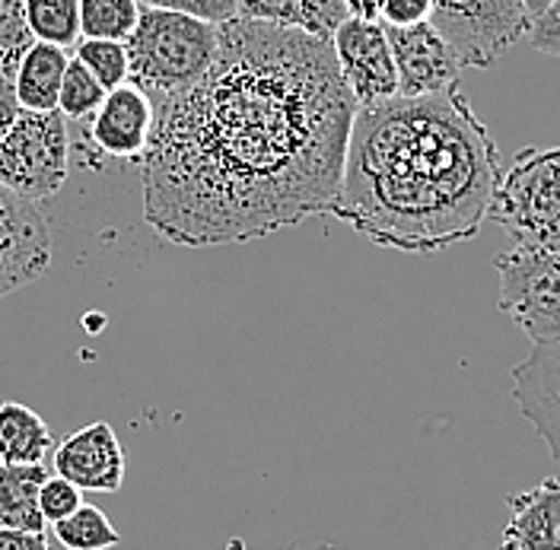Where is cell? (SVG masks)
I'll return each instance as SVG.
<instances>
[{
  "mask_svg": "<svg viewBox=\"0 0 560 550\" xmlns=\"http://www.w3.org/2000/svg\"><path fill=\"white\" fill-rule=\"evenodd\" d=\"M357 103L331 42L230 20L210 70L153 108L143 220L173 245L261 239L331 213Z\"/></svg>",
  "mask_w": 560,
  "mask_h": 550,
  "instance_id": "6da1fadb",
  "label": "cell"
},
{
  "mask_svg": "<svg viewBox=\"0 0 560 550\" xmlns=\"http://www.w3.org/2000/svg\"><path fill=\"white\" fill-rule=\"evenodd\" d=\"M500 182L490 128L462 86L357 108L331 217L395 251L430 255L475 239Z\"/></svg>",
  "mask_w": 560,
  "mask_h": 550,
  "instance_id": "7a4b0ae2",
  "label": "cell"
},
{
  "mask_svg": "<svg viewBox=\"0 0 560 550\" xmlns=\"http://www.w3.org/2000/svg\"><path fill=\"white\" fill-rule=\"evenodd\" d=\"M128 83H135L153 108L188 93L220 51V26L156 7H140L138 30L125 42Z\"/></svg>",
  "mask_w": 560,
  "mask_h": 550,
  "instance_id": "3957f363",
  "label": "cell"
},
{
  "mask_svg": "<svg viewBox=\"0 0 560 550\" xmlns=\"http://www.w3.org/2000/svg\"><path fill=\"white\" fill-rule=\"evenodd\" d=\"M488 220L516 248H560V147H525L500 175Z\"/></svg>",
  "mask_w": 560,
  "mask_h": 550,
  "instance_id": "277c9868",
  "label": "cell"
},
{
  "mask_svg": "<svg viewBox=\"0 0 560 550\" xmlns=\"http://www.w3.org/2000/svg\"><path fill=\"white\" fill-rule=\"evenodd\" d=\"M70 173L68 118L23 108L0 143V185L26 201H45L61 191Z\"/></svg>",
  "mask_w": 560,
  "mask_h": 550,
  "instance_id": "5b68a950",
  "label": "cell"
},
{
  "mask_svg": "<svg viewBox=\"0 0 560 550\" xmlns=\"http://www.w3.org/2000/svg\"><path fill=\"white\" fill-rule=\"evenodd\" d=\"M497 306L532 347L560 344V248H510L497 261Z\"/></svg>",
  "mask_w": 560,
  "mask_h": 550,
  "instance_id": "8992f818",
  "label": "cell"
},
{
  "mask_svg": "<svg viewBox=\"0 0 560 550\" xmlns=\"http://www.w3.org/2000/svg\"><path fill=\"white\" fill-rule=\"evenodd\" d=\"M430 23L475 70L493 68L532 30L523 0H433Z\"/></svg>",
  "mask_w": 560,
  "mask_h": 550,
  "instance_id": "52a82bcc",
  "label": "cell"
},
{
  "mask_svg": "<svg viewBox=\"0 0 560 550\" xmlns=\"http://www.w3.org/2000/svg\"><path fill=\"white\" fill-rule=\"evenodd\" d=\"M331 51L357 108H370L398 96V70L380 20L348 16L331 38Z\"/></svg>",
  "mask_w": 560,
  "mask_h": 550,
  "instance_id": "ba28073f",
  "label": "cell"
},
{
  "mask_svg": "<svg viewBox=\"0 0 560 550\" xmlns=\"http://www.w3.org/2000/svg\"><path fill=\"white\" fill-rule=\"evenodd\" d=\"M51 265V233L42 210L0 185V300L35 283Z\"/></svg>",
  "mask_w": 560,
  "mask_h": 550,
  "instance_id": "9c48e42d",
  "label": "cell"
},
{
  "mask_svg": "<svg viewBox=\"0 0 560 550\" xmlns=\"http://www.w3.org/2000/svg\"><path fill=\"white\" fill-rule=\"evenodd\" d=\"M388 48L398 70V96L420 100V96H436L458 86L462 77V58L450 45V38L440 33L433 23L418 26H385Z\"/></svg>",
  "mask_w": 560,
  "mask_h": 550,
  "instance_id": "30bf717a",
  "label": "cell"
},
{
  "mask_svg": "<svg viewBox=\"0 0 560 550\" xmlns=\"http://www.w3.org/2000/svg\"><path fill=\"white\" fill-rule=\"evenodd\" d=\"M55 475L90 493H115L128 475V452L105 420H93L55 446Z\"/></svg>",
  "mask_w": 560,
  "mask_h": 550,
  "instance_id": "8fae6325",
  "label": "cell"
},
{
  "mask_svg": "<svg viewBox=\"0 0 560 550\" xmlns=\"http://www.w3.org/2000/svg\"><path fill=\"white\" fill-rule=\"evenodd\" d=\"M513 398L560 465V344L532 347L523 363L513 366Z\"/></svg>",
  "mask_w": 560,
  "mask_h": 550,
  "instance_id": "7c38bea8",
  "label": "cell"
},
{
  "mask_svg": "<svg viewBox=\"0 0 560 550\" xmlns=\"http://www.w3.org/2000/svg\"><path fill=\"white\" fill-rule=\"evenodd\" d=\"M90 134L96 150H103L105 156L140 163L153 134V105L135 83L115 86L96 108Z\"/></svg>",
  "mask_w": 560,
  "mask_h": 550,
  "instance_id": "4fadbf2b",
  "label": "cell"
},
{
  "mask_svg": "<svg viewBox=\"0 0 560 550\" xmlns=\"http://www.w3.org/2000/svg\"><path fill=\"white\" fill-rule=\"evenodd\" d=\"M506 506L500 550H560V478L506 496Z\"/></svg>",
  "mask_w": 560,
  "mask_h": 550,
  "instance_id": "5bb4252c",
  "label": "cell"
},
{
  "mask_svg": "<svg viewBox=\"0 0 560 550\" xmlns=\"http://www.w3.org/2000/svg\"><path fill=\"white\" fill-rule=\"evenodd\" d=\"M240 16L331 42L350 10L345 0H240Z\"/></svg>",
  "mask_w": 560,
  "mask_h": 550,
  "instance_id": "9a60e30c",
  "label": "cell"
},
{
  "mask_svg": "<svg viewBox=\"0 0 560 550\" xmlns=\"http://www.w3.org/2000/svg\"><path fill=\"white\" fill-rule=\"evenodd\" d=\"M68 65L70 58L65 55V48L48 45V42H33L13 77L20 105L30 112H55Z\"/></svg>",
  "mask_w": 560,
  "mask_h": 550,
  "instance_id": "2e32d148",
  "label": "cell"
},
{
  "mask_svg": "<svg viewBox=\"0 0 560 550\" xmlns=\"http://www.w3.org/2000/svg\"><path fill=\"white\" fill-rule=\"evenodd\" d=\"M55 448L51 426L26 405H0V465H42Z\"/></svg>",
  "mask_w": 560,
  "mask_h": 550,
  "instance_id": "e0dca14e",
  "label": "cell"
},
{
  "mask_svg": "<svg viewBox=\"0 0 560 550\" xmlns=\"http://www.w3.org/2000/svg\"><path fill=\"white\" fill-rule=\"evenodd\" d=\"M48 475L45 465H0V528L45 531L38 490Z\"/></svg>",
  "mask_w": 560,
  "mask_h": 550,
  "instance_id": "ac0fdd59",
  "label": "cell"
},
{
  "mask_svg": "<svg viewBox=\"0 0 560 550\" xmlns=\"http://www.w3.org/2000/svg\"><path fill=\"white\" fill-rule=\"evenodd\" d=\"M26 26H30L33 42L70 48L83 38L80 0H26Z\"/></svg>",
  "mask_w": 560,
  "mask_h": 550,
  "instance_id": "d6986e66",
  "label": "cell"
},
{
  "mask_svg": "<svg viewBox=\"0 0 560 550\" xmlns=\"http://www.w3.org/2000/svg\"><path fill=\"white\" fill-rule=\"evenodd\" d=\"M138 0H80V35L128 42L138 30Z\"/></svg>",
  "mask_w": 560,
  "mask_h": 550,
  "instance_id": "ffe728a7",
  "label": "cell"
},
{
  "mask_svg": "<svg viewBox=\"0 0 560 550\" xmlns=\"http://www.w3.org/2000/svg\"><path fill=\"white\" fill-rule=\"evenodd\" d=\"M51 531L61 541V548L68 550H112L121 545V535L115 531V525L108 522L103 510L86 506V503L73 516L51 525Z\"/></svg>",
  "mask_w": 560,
  "mask_h": 550,
  "instance_id": "44dd1931",
  "label": "cell"
},
{
  "mask_svg": "<svg viewBox=\"0 0 560 550\" xmlns=\"http://www.w3.org/2000/svg\"><path fill=\"white\" fill-rule=\"evenodd\" d=\"M103 83L83 68L77 58H70L68 70H65V83H61V96H58V112L68 118V121H83V118H93L96 108L105 100Z\"/></svg>",
  "mask_w": 560,
  "mask_h": 550,
  "instance_id": "7402d4cb",
  "label": "cell"
},
{
  "mask_svg": "<svg viewBox=\"0 0 560 550\" xmlns=\"http://www.w3.org/2000/svg\"><path fill=\"white\" fill-rule=\"evenodd\" d=\"M73 58L90 70L105 90H115V86H125L128 83V48H125V42L80 38Z\"/></svg>",
  "mask_w": 560,
  "mask_h": 550,
  "instance_id": "603a6c76",
  "label": "cell"
},
{
  "mask_svg": "<svg viewBox=\"0 0 560 550\" xmlns=\"http://www.w3.org/2000/svg\"><path fill=\"white\" fill-rule=\"evenodd\" d=\"M33 35L26 26V0H0V80H13Z\"/></svg>",
  "mask_w": 560,
  "mask_h": 550,
  "instance_id": "cb8c5ba5",
  "label": "cell"
},
{
  "mask_svg": "<svg viewBox=\"0 0 560 550\" xmlns=\"http://www.w3.org/2000/svg\"><path fill=\"white\" fill-rule=\"evenodd\" d=\"M83 506V490L77 483H70L61 475H48L42 490H38V510L45 525H58L68 516H73Z\"/></svg>",
  "mask_w": 560,
  "mask_h": 550,
  "instance_id": "d4e9b609",
  "label": "cell"
},
{
  "mask_svg": "<svg viewBox=\"0 0 560 550\" xmlns=\"http://www.w3.org/2000/svg\"><path fill=\"white\" fill-rule=\"evenodd\" d=\"M140 7H156V10H173L195 20H205L213 26H223L240 16V0H138Z\"/></svg>",
  "mask_w": 560,
  "mask_h": 550,
  "instance_id": "484cf974",
  "label": "cell"
},
{
  "mask_svg": "<svg viewBox=\"0 0 560 550\" xmlns=\"http://www.w3.org/2000/svg\"><path fill=\"white\" fill-rule=\"evenodd\" d=\"M433 16V0H380V23L383 26H418L430 23Z\"/></svg>",
  "mask_w": 560,
  "mask_h": 550,
  "instance_id": "4316f807",
  "label": "cell"
},
{
  "mask_svg": "<svg viewBox=\"0 0 560 550\" xmlns=\"http://www.w3.org/2000/svg\"><path fill=\"white\" fill-rule=\"evenodd\" d=\"M528 42L535 51H541L548 58H560V0H555L541 16L532 20Z\"/></svg>",
  "mask_w": 560,
  "mask_h": 550,
  "instance_id": "83f0119b",
  "label": "cell"
},
{
  "mask_svg": "<svg viewBox=\"0 0 560 550\" xmlns=\"http://www.w3.org/2000/svg\"><path fill=\"white\" fill-rule=\"evenodd\" d=\"M0 550H51L45 531H20V528H0Z\"/></svg>",
  "mask_w": 560,
  "mask_h": 550,
  "instance_id": "f1b7e54d",
  "label": "cell"
},
{
  "mask_svg": "<svg viewBox=\"0 0 560 550\" xmlns=\"http://www.w3.org/2000/svg\"><path fill=\"white\" fill-rule=\"evenodd\" d=\"M20 112H23V105L16 100L13 80H0V143L10 134V128L20 118Z\"/></svg>",
  "mask_w": 560,
  "mask_h": 550,
  "instance_id": "f546056e",
  "label": "cell"
},
{
  "mask_svg": "<svg viewBox=\"0 0 560 550\" xmlns=\"http://www.w3.org/2000/svg\"><path fill=\"white\" fill-rule=\"evenodd\" d=\"M350 10V16L360 20H380V0H345Z\"/></svg>",
  "mask_w": 560,
  "mask_h": 550,
  "instance_id": "4dcf8cb0",
  "label": "cell"
},
{
  "mask_svg": "<svg viewBox=\"0 0 560 550\" xmlns=\"http://www.w3.org/2000/svg\"><path fill=\"white\" fill-rule=\"evenodd\" d=\"M523 3H525V13L535 20V16H541V13H545V10H548L555 0H523Z\"/></svg>",
  "mask_w": 560,
  "mask_h": 550,
  "instance_id": "1f68e13d",
  "label": "cell"
}]
</instances>
